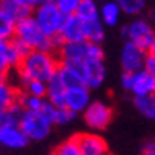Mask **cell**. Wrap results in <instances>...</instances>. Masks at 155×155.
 <instances>
[{"instance_id": "cell-1", "label": "cell", "mask_w": 155, "mask_h": 155, "mask_svg": "<svg viewBox=\"0 0 155 155\" xmlns=\"http://www.w3.org/2000/svg\"><path fill=\"white\" fill-rule=\"evenodd\" d=\"M60 62L54 52L45 51H32L27 57L21 60L16 68L21 84H27L29 81H41L49 82L59 73Z\"/></svg>"}, {"instance_id": "cell-2", "label": "cell", "mask_w": 155, "mask_h": 155, "mask_svg": "<svg viewBox=\"0 0 155 155\" xmlns=\"http://www.w3.org/2000/svg\"><path fill=\"white\" fill-rule=\"evenodd\" d=\"M22 43H25L32 51H45V52H54V48L51 43V38L46 37L43 30L38 27L37 21L32 18H27L16 24V37Z\"/></svg>"}, {"instance_id": "cell-3", "label": "cell", "mask_w": 155, "mask_h": 155, "mask_svg": "<svg viewBox=\"0 0 155 155\" xmlns=\"http://www.w3.org/2000/svg\"><path fill=\"white\" fill-rule=\"evenodd\" d=\"M33 19L37 21L38 27L49 38L59 35L63 22H65V16L60 13L57 3L52 2V0L40 2V5L33 11Z\"/></svg>"}, {"instance_id": "cell-4", "label": "cell", "mask_w": 155, "mask_h": 155, "mask_svg": "<svg viewBox=\"0 0 155 155\" xmlns=\"http://www.w3.org/2000/svg\"><path fill=\"white\" fill-rule=\"evenodd\" d=\"M122 37L125 38V41H130L144 51H149L155 40V27L150 21L144 18H136L130 24L122 27Z\"/></svg>"}, {"instance_id": "cell-5", "label": "cell", "mask_w": 155, "mask_h": 155, "mask_svg": "<svg viewBox=\"0 0 155 155\" xmlns=\"http://www.w3.org/2000/svg\"><path fill=\"white\" fill-rule=\"evenodd\" d=\"M60 62L65 60H103V48L87 41L65 43L59 51Z\"/></svg>"}, {"instance_id": "cell-6", "label": "cell", "mask_w": 155, "mask_h": 155, "mask_svg": "<svg viewBox=\"0 0 155 155\" xmlns=\"http://www.w3.org/2000/svg\"><path fill=\"white\" fill-rule=\"evenodd\" d=\"M21 130L30 141H41L49 136L52 124L41 114V112H30L25 111L21 119Z\"/></svg>"}, {"instance_id": "cell-7", "label": "cell", "mask_w": 155, "mask_h": 155, "mask_svg": "<svg viewBox=\"0 0 155 155\" xmlns=\"http://www.w3.org/2000/svg\"><path fill=\"white\" fill-rule=\"evenodd\" d=\"M82 119H84V124H86L89 128L104 130L112 120V109L108 103L95 100L82 112Z\"/></svg>"}, {"instance_id": "cell-8", "label": "cell", "mask_w": 155, "mask_h": 155, "mask_svg": "<svg viewBox=\"0 0 155 155\" xmlns=\"http://www.w3.org/2000/svg\"><path fill=\"white\" fill-rule=\"evenodd\" d=\"M147 55H149L147 51L130 43V41H125L120 51V65H122L124 73L135 74V73L143 71Z\"/></svg>"}, {"instance_id": "cell-9", "label": "cell", "mask_w": 155, "mask_h": 155, "mask_svg": "<svg viewBox=\"0 0 155 155\" xmlns=\"http://www.w3.org/2000/svg\"><path fill=\"white\" fill-rule=\"evenodd\" d=\"M38 5L40 2H35V0H2L0 10L5 11L18 24L27 18H32Z\"/></svg>"}, {"instance_id": "cell-10", "label": "cell", "mask_w": 155, "mask_h": 155, "mask_svg": "<svg viewBox=\"0 0 155 155\" xmlns=\"http://www.w3.org/2000/svg\"><path fill=\"white\" fill-rule=\"evenodd\" d=\"M29 138L24 135L19 125H0V147L2 149L19 150L29 144Z\"/></svg>"}, {"instance_id": "cell-11", "label": "cell", "mask_w": 155, "mask_h": 155, "mask_svg": "<svg viewBox=\"0 0 155 155\" xmlns=\"http://www.w3.org/2000/svg\"><path fill=\"white\" fill-rule=\"evenodd\" d=\"M82 155H108V144L97 133H81L76 136Z\"/></svg>"}, {"instance_id": "cell-12", "label": "cell", "mask_w": 155, "mask_h": 155, "mask_svg": "<svg viewBox=\"0 0 155 155\" xmlns=\"http://www.w3.org/2000/svg\"><path fill=\"white\" fill-rule=\"evenodd\" d=\"M90 101V89L86 86H78V87H71L67 90V108L70 111H73L74 114L78 112H84Z\"/></svg>"}, {"instance_id": "cell-13", "label": "cell", "mask_w": 155, "mask_h": 155, "mask_svg": "<svg viewBox=\"0 0 155 155\" xmlns=\"http://www.w3.org/2000/svg\"><path fill=\"white\" fill-rule=\"evenodd\" d=\"M130 92L135 98L139 97H155V76L143 70L133 74V86Z\"/></svg>"}, {"instance_id": "cell-14", "label": "cell", "mask_w": 155, "mask_h": 155, "mask_svg": "<svg viewBox=\"0 0 155 155\" xmlns=\"http://www.w3.org/2000/svg\"><path fill=\"white\" fill-rule=\"evenodd\" d=\"M60 37L65 40V43L86 41V38H84V22L76 15L65 18V22H63L62 30H60Z\"/></svg>"}, {"instance_id": "cell-15", "label": "cell", "mask_w": 155, "mask_h": 155, "mask_svg": "<svg viewBox=\"0 0 155 155\" xmlns=\"http://www.w3.org/2000/svg\"><path fill=\"white\" fill-rule=\"evenodd\" d=\"M67 87L60 81V78L55 74L51 81L48 82V95L46 100L52 103L55 108H67Z\"/></svg>"}, {"instance_id": "cell-16", "label": "cell", "mask_w": 155, "mask_h": 155, "mask_svg": "<svg viewBox=\"0 0 155 155\" xmlns=\"http://www.w3.org/2000/svg\"><path fill=\"white\" fill-rule=\"evenodd\" d=\"M86 62H87L86 87L98 89L104 82V78H106V68H104V63H103V60H86Z\"/></svg>"}, {"instance_id": "cell-17", "label": "cell", "mask_w": 155, "mask_h": 155, "mask_svg": "<svg viewBox=\"0 0 155 155\" xmlns=\"http://www.w3.org/2000/svg\"><path fill=\"white\" fill-rule=\"evenodd\" d=\"M122 16V8L119 2H104L100 6V21L106 25H116Z\"/></svg>"}, {"instance_id": "cell-18", "label": "cell", "mask_w": 155, "mask_h": 155, "mask_svg": "<svg viewBox=\"0 0 155 155\" xmlns=\"http://www.w3.org/2000/svg\"><path fill=\"white\" fill-rule=\"evenodd\" d=\"M19 92L6 79H0V109L6 111L18 103Z\"/></svg>"}, {"instance_id": "cell-19", "label": "cell", "mask_w": 155, "mask_h": 155, "mask_svg": "<svg viewBox=\"0 0 155 155\" xmlns=\"http://www.w3.org/2000/svg\"><path fill=\"white\" fill-rule=\"evenodd\" d=\"M76 16L79 18L84 24L94 22V21H100V6H98L94 0H81Z\"/></svg>"}, {"instance_id": "cell-20", "label": "cell", "mask_w": 155, "mask_h": 155, "mask_svg": "<svg viewBox=\"0 0 155 155\" xmlns=\"http://www.w3.org/2000/svg\"><path fill=\"white\" fill-rule=\"evenodd\" d=\"M84 38L87 43L92 45H101L104 40V30L101 21H94V22L84 24Z\"/></svg>"}, {"instance_id": "cell-21", "label": "cell", "mask_w": 155, "mask_h": 155, "mask_svg": "<svg viewBox=\"0 0 155 155\" xmlns=\"http://www.w3.org/2000/svg\"><path fill=\"white\" fill-rule=\"evenodd\" d=\"M16 37V22L5 11L0 10V40L11 41Z\"/></svg>"}, {"instance_id": "cell-22", "label": "cell", "mask_w": 155, "mask_h": 155, "mask_svg": "<svg viewBox=\"0 0 155 155\" xmlns=\"http://www.w3.org/2000/svg\"><path fill=\"white\" fill-rule=\"evenodd\" d=\"M18 103L24 108V111H30V112H40L41 108L45 104V98H37L32 95H27L25 92H19Z\"/></svg>"}, {"instance_id": "cell-23", "label": "cell", "mask_w": 155, "mask_h": 155, "mask_svg": "<svg viewBox=\"0 0 155 155\" xmlns=\"http://www.w3.org/2000/svg\"><path fill=\"white\" fill-rule=\"evenodd\" d=\"M136 109L147 119H155V97H139L135 98Z\"/></svg>"}, {"instance_id": "cell-24", "label": "cell", "mask_w": 155, "mask_h": 155, "mask_svg": "<svg viewBox=\"0 0 155 155\" xmlns=\"http://www.w3.org/2000/svg\"><path fill=\"white\" fill-rule=\"evenodd\" d=\"M52 155H82L76 136L68 138V139L63 141V143H60L57 147H55V150H54Z\"/></svg>"}, {"instance_id": "cell-25", "label": "cell", "mask_w": 155, "mask_h": 155, "mask_svg": "<svg viewBox=\"0 0 155 155\" xmlns=\"http://www.w3.org/2000/svg\"><path fill=\"white\" fill-rule=\"evenodd\" d=\"M119 5L122 8V13L128 16H138L146 8L144 0H119Z\"/></svg>"}, {"instance_id": "cell-26", "label": "cell", "mask_w": 155, "mask_h": 155, "mask_svg": "<svg viewBox=\"0 0 155 155\" xmlns=\"http://www.w3.org/2000/svg\"><path fill=\"white\" fill-rule=\"evenodd\" d=\"M24 90L27 95L37 97V98H45L48 95V82H41V81H29L27 84H24Z\"/></svg>"}, {"instance_id": "cell-27", "label": "cell", "mask_w": 155, "mask_h": 155, "mask_svg": "<svg viewBox=\"0 0 155 155\" xmlns=\"http://www.w3.org/2000/svg\"><path fill=\"white\" fill-rule=\"evenodd\" d=\"M57 76L60 78V81L65 84L67 89H71V87H78V86H84V84L79 81V78H78L73 71H70L67 67H63L60 63V68H59V73Z\"/></svg>"}, {"instance_id": "cell-28", "label": "cell", "mask_w": 155, "mask_h": 155, "mask_svg": "<svg viewBox=\"0 0 155 155\" xmlns=\"http://www.w3.org/2000/svg\"><path fill=\"white\" fill-rule=\"evenodd\" d=\"M24 108L21 106L19 103H16L15 106H11L10 109L5 111V119H3V124L5 125H19L21 124V119L24 116Z\"/></svg>"}, {"instance_id": "cell-29", "label": "cell", "mask_w": 155, "mask_h": 155, "mask_svg": "<svg viewBox=\"0 0 155 155\" xmlns=\"http://www.w3.org/2000/svg\"><path fill=\"white\" fill-rule=\"evenodd\" d=\"M79 2L81 0H57V6L60 13L65 18H70V16H74L78 13V8H79Z\"/></svg>"}, {"instance_id": "cell-30", "label": "cell", "mask_w": 155, "mask_h": 155, "mask_svg": "<svg viewBox=\"0 0 155 155\" xmlns=\"http://www.w3.org/2000/svg\"><path fill=\"white\" fill-rule=\"evenodd\" d=\"M76 117V114L73 111H70L68 108H57V112H55V120L54 124L57 125H67Z\"/></svg>"}, {"instance_id": "cell-31", "label": "cell", "mask_w": 155, "mask_h": 155, "mask_svg": "<svg viewBox=\"0 0 155 155\" xmlns=\"http://www.w3.org/2000/svg\"><path fill=\"white\" fill-rule=\"evenodd\" d=\"M41 114H43L46 119L51 124H54V120H55V112H57V108L54 106L52 103H49L48 100H45V104H43V108H41Z\"/></svg>"}, {"instance_id": "cell-32", "label": "cell", "mask_w": 155, "mask_h": 155, "mask_svg": "<svg viewBox=\"0 0 155 155\" xmlns=\"http://www.w3.org/2000/svg\"><path fill=\"white\" fill-rule=\"evenodd\" d=\"M120 86L125 90H131V86H133V74L131 73H122V76H120Z\"/></svg>"}, {"instance_id": "cell-33", "label": "cell", "mask_w": 155, "mask_h": 155, "mask_svg": "<svg viewBox=\"0 0 155 155\" xmlns=\"http://www.w3.org/2000/svg\"><path fill=\"white\" fill-rule=\"evenodd\" d=\"M144 70H146L149 74L155 76V57H152V55H147L146 63H144Z\"/></svg>"}, {"instance_id": "cell-34", "label": "cell", "mask_w": 155, "mask_h": 155, "mask_svg": "<svg viewBox=\"0 0 155 155\" xmlns=\"http://www.w3.org/2000/svg\"><path fill=\"white\" fill-rule=\"evenodd\" d=\"M10 71V67L6 60L3 59V55H0V79H6V74Z\"/></svg>"}, {"instance_id": "cell-35", "label": "cell", "mask_w": 155, "mask_h": 155, "mask_svg": "<svg viewBox=\"0 0 155 155\" xmlns=\"http://www.w3.org/2000/svg\"><path fill=\"white\" fill-rule=\"evenodd\" d=\"M10 41H5V40H0V55H3L6 51V46H8Z\"/></svg>"}, {"instance_id": "cell-36", "label": "cell", "mask_w": 155, "mask_h": 155, "mask_svg": "<svg viewBox=\"0 0 155 155\" xmlns=\"http://www.w3.org/2000/svg\"><path fill=\"white\" fill-rule=\"evenodd\" d=\"M141 155H155V152L150 149V147H146V149L141 152Z\"/></svg>"}, {"instance_id": "cell-37", "label": "cell", "mask_w": 155, "mask_h": 155, "mask_svg": "<svg viewBox=\"0 0 155 155\" xmlns=\"http://www.w3.org/2000/svg\"><path fill=\"white\" fill-rule=\"evenodd\" d=\"M147 54H149V55H152V57H155V40H153L152 46L149 48V51H147Z\"/></svg>"}, {"instance_id": "cell-38", "label": "cell", "mask_w": 155, "mask_h": 155, "mask_svg": "<svg viewBox=\"0 0 155 155\" xmlns=\"http://www.w3.org/2000/svg\"><path fill=\"white\" fill-rule=\"evenodd\" d=\"M147 147H150V149H152V150L155 152V138H153V139L150 141V143H149V146H147Z\"/></svg>"}, {"instance_id": "cell-39", "label": "cell", "mask_w": 155, "mask_h": 155, "mask_svg": "<svg viewBox=\"0 0 155 155\" xmlns=\"http://www.w3.org/2000/svg\"><path fill=\"white\" fill-rule=\"evenodd\" d=\"M152 18H153V22H155V13H152ZM155 27V25H153Z\"/></svg>"}, {"instance_id": "cell-40", "label": "cell", "mask_w": 155, "mask_h": 155, "mask_svg": "<svg viewBox=\"0 0 155 155\" xmlns=\"http://www.w3.org/2000/svg\"><path fill=\"white\" fill-rule=\"evenodd\" d=\"M0 155H3V152H2V147H0Z\"/></svg>"}]
</instances>
